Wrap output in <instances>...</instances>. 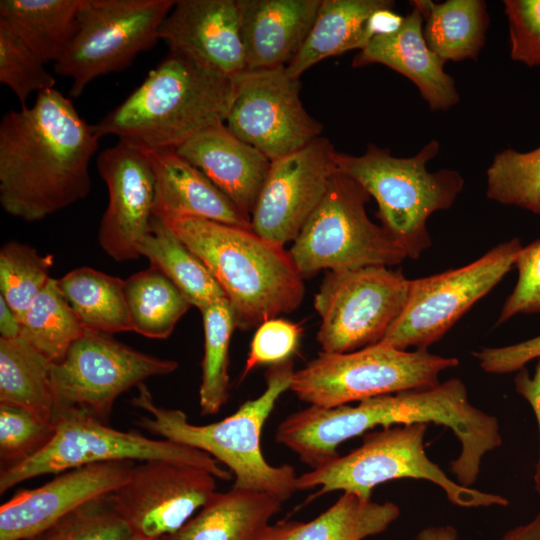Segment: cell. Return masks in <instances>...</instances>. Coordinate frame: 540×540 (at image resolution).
I'll use <instances>...</instances> for the list:
<instances>
[{"label":"cell","instance_id":"cell-1","mask_svg":"<svg viewBox=\"0 0 540 540\" xmlns=\"http://www.w3.org/2000/svg\"><path fill=\"white\" fill-rule=\"evenodd\" d=\"M101 137L70 98L42 91L0 122V203L26 222L42 220L91 189L90 161Z\"/></svg>","mask_w":540,"mask_h":540},{"label":"cell","instance_id":"cell-2","mask_svg":"<svg viewBox=\"0 0 540 540\" xmlns=\"http://www.w3.org/2000/svg\"><path fill=\"white\" fill-rule=\"evenodd\" d=\"M435 423L449 428L461 444L459 458L472 462L484 456L499 437L495 416L472 405L458 378L437 386L382 395L356 406H309L289 414L276 428L275 440L311 469L338 457L342 442L376 426Z\"/></svg>","mask_w":540,"mask_h":540},{"label":"cell","instance_id":"cell-3","mask_svg":"<svg viewBox=\"0 0 540 540\" xmlns=\"http://www.w3.org/2000/svg\"><path fill=\"white\" fill-rule=\"evenodd\" d=\"M234 78L169 52L143 82L94 124L139 150L176 149L196 134L225 124Z\"/></svg>","mask_w":540,"mask_h":540},{"label":"cell","instance_id":"cell-4","mask_svg":"<svg viewBox=\"0 0 540 540\" xmlns=\"http://www.w3.org/2000/svg\"><path fill=\"white\" fill-rule=\"evenodd\" d=\"M161 221L212 273L232 308L236 328L258 327L302 303L303 277L283 246L252 229L204 218Z\"/></svg>","mask_w":540,"mask_h":540},{"label":"cell","instance_id":"cell-5","mask_svg":"<svg viewBox=\"0 0 540 540\" xmlns=\"http://www.w3.org/2000/svg\"><path fill=\"white\" fill-rule=\"evenodd\" d=\"M292 359L271 365L265 373L266 388L255 399L243 403L230 416L210 424L195 425L179 409L158 406L142 383L131 404L144 410L136 423L162 439L199 449L229 468L232 487L269 493L282 502L296 491L294 467L269 464L261 450L263 426L279 397L290 389L294 375Z\"/></svg>","mask_w":540,"mask_h":540},{"label":"cell","instance_id":"cell-6","mask_svg":"<svg viewBox=\"0 0 540 540\" xmlns=\"http://www.w3.org/2000/svg\"><path fill=\"white\" fill-rule=\"evenodd\" d=\"M439 149V142L432 140L407 158L395 157L374 144L360 156L335 155L338 171L358 182L376 200L381 226L410 259L419 258L431 246L426 226L429 216L450 208L464 186L455 170H427V162Z\"/></svg>","mask_w":540,"mask_h":540},{"label":"cell","instance_id":"cell-7","mask_svg":"<svg viewBox=\"0 0 540 540\" xmlns=\"http://www.w3.org/2000/svg\"><path fill=\"white\" fill-rule=\"evenodd\" d=\"M427 426V423H413L368 431L357 449L297 476L296 488L319 487L316 495L341 490L370 499L372 489L381 483L413 478L438 485L448 500L459 507L509 504L501 495L460 485L431 461L424 445Z\"/></svg>","mask_w":540,"mask_h":540},{"label":"cell","instance_id":"cell-8","mask_svg":"<svg viewBox=\"0 0 540 540\" xmlns=\"http://www.w3.org/2000/svg\"><path fill=\"white\" fill-rule=\"evenodd\" d=\"M458 364L455 357L377 343L346 353L320 352L294 372L290 390L310 406L331 408L435 387L440 383V373Z\"/></svg>","mask_w":540,"mask_h":540},{"label":"cell","instance_id":"cell-9","mask_svg":"<svg viewBox=\"0 0 540 540\" xmlns=\"http://www.w3.org/2000/svg\"><path fill=\"white\" fill-rule=\"evenodd\" d=\"M370 195L337 171L323 199L299 232L289 255L302 277L327 269L393 266L407 256L392 236L366 212Z\"/></svg>","mask_w":540,"mask_h":540},{"label":"cell","instance_id":"cell-10","mask_svg":"<svg viewBox=\"0 0 540 540\" xmlns=\"http://www.w3.org/2000/svg\"><path fill=\"white\" fill-rule=\"evenodd\" d=\"M54 421L56 433L42 451L0 472V494L33 477L108 461L171 460L204 468L220 480L233 478L216 459L199 449L120 431L80 410L65 411Z\"/></svg>","mask_w":540,"mask_h":540},{"label":"cell","instance_id":"cell-11","mask_svg":"<svg viewBox=\"0 0 540 540\" xmlns=\"http://www.w3.org/2000/svg\"><path fill=\"white\" fill-rule=\"evenodd\" d=\"M175 0H84L77 32L54 64L80 96L101 76L122 71L159 40V29Z\"/></svg>","mask_w":540,"mask_h":540},{"label":"cell","instance_id":"cell-12","mask_svg":"<svg viewBox=\"0 0 540 540\" xmlns=\"http://www.w3.org/2000/svg\"><path fill=\"white\" fill-rule=\"evenodd\" d=\"M522 248L516 237L463 267L412 279L405 307L379 343L427 350L515 267Z\"/></svg>","mask_w":540,"mask_h":540},{"label":"cell","instance_id":"cell-13","mask_svg":"<svg viewBox=\"0 0 540 540\" xmlns=\"http://www.w3.org/2000/svg\"><path fill=\"white\" fill-rule=\"evenodd\" d=\"M411 280L387 266L329 271L314 296L325 353H346L379 343L408 299Z\"/></svg>","mask_w":540,"mask_h":540},{"label":"cell","instance_id":"cell-14","mask_svg":"<svg viewBox=\"0 0 540 540\" xmlns=\"http://www.w3.org/2000/svg\"><path fill=\"white\" fill-rule=\"evenodd\" d=\"M177 368L174 360L137 351L111 335L85 331L65 357L52 365L54 420L75 409L108 423L121 394Z\"/></svg>","mask_w":540,"mask_h":540},{"label":"cell","instance_id":"cell-15","mask_svg":"<svg viewBox=\"0 0 540 540\" xmlns=\"http://www.w3.org/2000/svg\"><path fill=\"white\" fill-rule=\"evenodd\" d=\"M226 126L270 161L320 137L323 125L304 108L300 81L286 66L245 70L234 77Z\"/></svg>","mask_w":540,"mask_h":540},{"label":"cell","instance_id":"cell-16","mask_svg":"<svg viewBox=\"0 0 540 540\" xmlns=\"http://www.w3.org/2000/svg\"><path fill=\"white\" fill-rule=\"evenodd\" d=\"M216 479L183 462L142 461L110 498L132 535L156 540L176 533L211 499Z\"/></svg>","mask_w":540,"mask_h":540},{"label":"cell","instance_id":"cell-17","mask_svg":"<svg viewBox=\"0 0 540 540\" xmlns=\"http://www.w3.org/2000/svg\"><path fill=\"white\" fill-rule=\"evenodd\" d=\"M327 138L271 161L252 211V230L283 246L294 241L338 171Z\"/></svg>","mask_w":540,"mask_h":540},{"label":"cell","instance_id":"cell-18","mask_svg":"<svg viewBox=\"0 0 540 540\" xmlns=\"http://www.w3.org/2000/svg\"><path fill=\"white\" fill-rule=\"evenodd\" d=\"M97 170L108 190L107 208L101 218L98 242L113 260L140 257V242L151 231L155 178L145 154L118 141L103 150Z\"/></svg>","mask_w":540,"mask_h":540},{"label":"cell","instance_id":"cell-19","mask_svg":"<svg viewBox=\"0 0 540 540\" xmlns=\"http://www.w3.org/2000/svg\"><path fill=\"white\" fill-rule=\"evenodd\" d=\"M135 461H108L61 472L47 483L17 491L0 507V540H29L84 503L111 494L130 477Z\"/></svg>","mask_w":540,"mask_h":540},{"label":"cell","instance_id":"cell-20","mask_svg":"<svg viewBox=\"0 0 540 540\" xmlns=\"http://www.w3.org/2000/svg\"><path fill=\"white\" fill-rule=\"evenodd\" d=\"M159 40L225 76L246 70L237 0H178L159 29Z\"/></svg>","mask_w":540,"mask_h":540},{"label":"cell","instance_id":"cell-21","mask_svg":"<svg viewBox=\"0 0 540 540\" xmlns=\"http://www.w3.org/2000/svg\"><path fill=\"white\" fill-rule=\"evenodd\" d=\"M141 151L155 178V218L192 216L252 229L251 217L175 149Z\"/></svg>","mask_w":540,"mask_h":540},{"label":"cell","instance_id":"cell-22","mask_svg":"<svg viewBox=\"0 0 540 540\" xmlns=\"http://www.w3.org/2000/svg\"><path fill=\"white\" fill-rule=\"evenodd\" d=\"M246 70L287 66L300 50L321 0H237Z\"/></svg>","mask_w":540,"mask_h":540},{"label":"cell","instance_id":"cell-23","mask_svg":"<svg viewBox=\"0 0 540 540\" xmlns=\"http://www.w3.org/2000/svg\"><path fill=\"white\" fill-rule=\"evenodd\" d=\"M250 216L271 161L226 124L208 128L175 149Z\"/></svg>","mask_w":540,"mask_h":540},{"label":"cell","instance_id":"cell-24","mask_svg":"<svg viewBox=\"0 0 540 540\" xmlns=\"http://www.w3.org/2000/svg\"><path fill=\"white\" fill-rule=\"evenodd\" d=\"M404 17L401 28L390 35L374 36L353 59V67L380 63L410 79L432 110H447L459 101L454 79L445 62L427 45L419 9Z\"/></svg>","mask_w":540,"mask_h":540},{"label":"cell","instance_id":"cell-25","mask_svg":"<svg viewBox=\"0 0 540 540\" xmlns=\"http://www.w3.org/2000/svg\"><path fill=\"white\" fill-rule=\"evenodd\" d=\"M282 501L260 491L232 487L211 499L167 540H262Z\"/></svg>","mask_w":540,"mask_h":540},{"label":"cell","instance_id":"cell-26","mask_svg":"<svg viewBox=\"0 0 540 540\" xmlns=\"http://www.w3.org/2000/svg\"><path fill=\"white\" fill-rule=\"evenodd\" d=\"M394 6L390 0H321L307 38L286 66L288 74L300 79L325 58L362 50L370 41L366 29L369 17L381 8Z\"/></svg>","mask_w":540,"mask_h":540},{"label":"cell","instance_id":"cell-27","mask_svg":"<svg viewBox=\"0 0 540 540\" xmlns=\"http://www.w3.org/2000/svg\"><path fill=\"white\" fill-rule=\"evenodd\" d=\"M400 515L393 502L378 503L343 492L327 510L308 522L281 520L262 540H363L385 531Z\"/></svg>","mask_w":540,"mask_h":540},{"label":"cell","instance_id":"cell-28","mask_svg":"<svg viewBox=\"0 0 540 540\" xmlns=\"http://www.w3.org/2000/svg\"><path fill=\"white\" fill-rule=\"evenodd\" d=\"M84 0H1L0 19L43 60L54 64L78 28Z\"/></svg>","mask_w":540,"mask_h":540},{"label":"cell","instance_id":"cell-29","mask_svg":"<svg viewBox=\"0 0 540 540\" xmlns=\"http://www.w3.org/2000/svg\"><path fill=\"white\" fill-rule=\"evenodd\" d=\"M425 22L423 36L429 48L444 62L476 59L485 42L489 24L482 0H429L410 2Z\"/></svg>","mask_w":540,"mask_h":540},{"label":"cell","instance_id":"cell-30","mask_svg":"<svg viewBox=\"0 0 540 540\" xmlns=\"http://www.w3.org/2000/svg\"><path fill=\"white\" fill-rule=\"evenodd\" d=\"M57 282L85 331L106 335L132 331L125 280L94 268L79 267Z\"/></svg>","mask_w":540,"mask_h":540},{"label":"cell","instance_id":"cell-31","mask_svg":"<svg viewBox=\"0 0 540 540\" xmlns=\"http://www.w3.org/2000/svg\"><path fill=\"white\" fill-rule=\"evenodd\" d=\"M138 251L200 311L226 298L206 265L160 219L153 217L151 231Z\"/></svg>","mask_w":540,"mask_h":540},{"label":"cell","instance_id":"cell-32","mask_svg":"<svg viewBox=\"0 0 540 540\" xmlns=\"http://www.w3.org/2000/svg\"><path fill=\"white\" fill-rule=\"evenodd\" d=\"M52 365L22 336L0 338V404L54 420Z\"/></svg>","mask_w":540,"mask_h":540},{"label":"cell","instance_id":"cell-33","mask_svg":"<svg viewBox=\"0 0 540 540\" xmlns=\"http://www.w3.org/2000/svg\"><path fill=\"white\" fill-rule=\"evenodd\" d=\"M124 292L132 331L148 338H167L192 306L172 281L152 265L126 279Z\"/></svg>","mask_w":540,"mask_h":540},{"label":"cell","instance_id":"cell-34","mask_svg":"<svg viewBox=\"0 0 540 540\" xmlns=\"http://www.w3.org/2000/svg\"><path fill=\"white\" fill-rule=\"evenodd\" d=\"M85 330L59 289L50 278L21 321V336L51 362H60Z\"/></svg>","mask_w":540,"mask_h":540},{"label":"cell","instance_id":"cell-35","mask_svg":"<svg viewBox=\"0 0 540 540\" xmlns=\"http://www.w3.org/2000/svg\"><path fill=\"white\" fill-rule=\"evenodd\" d=\"M204 355L199 389L201 414H216L229 398V349L236 323L228 300L222 299L201 310Z\"/></svg>","mask_w":540,"mask_h":540},{"label":"cell","instance_id":"cell-36","mask_svg":"<svg viewBox=\"0 0 540 540\" xmlns=\"http://www.w3.org/2000/svg\"><path fill=\"white\" fill-rule=\"evenodd\" d=\"M486 176L488 199L540 216V147L525 153L512 148L501 151Z\"/></svg>","mask_w":540,"mask_h":540},{"label":"cell","instance_id":"cell-37","mask_svg":"<svg viewBox=\"0 0 540 540\" xmlns=\"http://www.w3.org/2000/svg\"><path fill=\"white\" fill-rule=\"evenodd\" d=\"M53 263V255H41L27 244L10 241L1 247L0 296L20 322L51 278L49 272Z\"/></svg>","mask_w":540,"mask_h":540},{"label":"cell","instance_id":"cell-38","mask_svg":"<svg viewBox=\"0 0 540 540\" xmlns=\"http://www.w3.org/2000/svg\"><path fill=\"white\" fill-rule=\"evenodd\" d=\"M132 536L108 494L77 507L29 540H129Z\"/></svg>","mask_w":540,"mask_h":540},{"label":"cell","instance_id":"cell-39","mask_svg":"<svg viewBox=\"0 0 540 540\" xmlns=\"http://www.w3.org/2000/svg\"><path fill=\"white\" fill-rule=\"evenodd\" d=\"M0 82L15 94L21 108L33 93L53 89L56 84L43 60L1 19Z\"/></svg>","mask_w":540,"mask_h":540},{"label":"cell","instance_id":"cell-40","mask_svg":"<svg viewBox=\"0 0 540 540\" xmlns=\"http://www.w3.org/2000/svg\"><path fill=\"white\" fill-rule=\"evenodd\" d=\"M56 433L54 420L30 410L0 404L1 471L16 467L42 451Z\"/></svg>","mask_w":540,"mask_h":540},{"label":"cell","instance_id":"cell-41","mask_svg":"<svg viewBox=\"0 0 540 540\" xmlns=\"http://www.w3.org/2000/svg\"><path fill=\"white\" fill-rule=\"evenodd\" d=\"M302 328L285 319L273 318L257 327L241 374L243 380L262 365H274L292 359L296 352Z\"/></svg>","mask_w":540,"mask_h":540},{"label":"cell","instance_id":"cell-42","mask_svg":"<svg viewBox=\"0 0 540 540\" xmlns=\"http://www.w3.org/2000/svg\"><path fill=\"white\" fill-rule=\"evenodd\" d=\"M503 4L510 57L529 67L540 65V0H504Z\"/></svg>","mask_w":540,"mask_h":540},{"label":"cell","instance_id":"cell-43","mask_svg":"<svg viewBox=\"0 0 540 540\" xmlns=\"http://www.w3.org/2000/svg\"><path fill=\"white\" fill-rule=\"evenodd\" d=\"M515 268L517 282L501 308L496 325L518 314L540 313V239L523 246Z\"/></svg>","mask_w":540,"mask_h":540},{"label":"cell","instance_id":"cell-44","mask_svg":"<svg viewBox=\"0 0 540 540\" xmlns=\"http://www.w3.org/2000/svg\"><path fill=\"white\" fill-rule=\"evenodd\" d=\"M473 355L487 373L517 372L531 360L540 357V335L504 347L482 348Z\"/></svg>","mask_w":540,"mask_h":540},{"label":"cell","instance_id":"cell-45","mask_svg":"<svg viewBox=\"0 0 540 540\" xmlns=\"http://www.w3.org/2000/svg\"><path fill=\"white\" fill-rule=\"evenodd\" d=\"M515 390L526 399L531 405L539 427L540 433V357L537 358V364L533 376H530L528 370L523 367L517 371L514 378ZM534 487L540 495V450L539 457L535 464Z\"/></svg>","mask_w":540,"mask_h":540},{"label":"cell","instance_id":"cell-46","mask_svg":"<svg viewBox=\"0 0 540 540\" xmlns=\"http://www.w3.org/2000/svg\"><path fill=\"white\" fill-rule=\"evenodd\" d=\"M392 9L393 7L381 8L369 17L366 29L370 40L374 36L393 34L401 28L404 17Z\"/></svg>","mask_w":540,"mask_h":540},{"label":"cell","instance_id":"cell-47","mask_svg":"<svg viewBox=\"0 0 540 540\" xmlns=\"http://www.w3.org/2000/svg\"><path fill=\"white\" fill-rule=\"evenodd\" d=\"M0 338L12 339L21 336V322L0 296Z\"/></svg>","mask_w":540,"mask_h":540},{"label":"cell","instance_id":"cell-48","mask_svg":"<svg viewBox=\"0 0 540 540\" xmlns=\"http://www.w3.org/2000/svg\"><path fill=\"white\" fill-rule=\"evenodd\" d=\"M501 540H540V511L529 522L509 529Z\"/></svg>","mask_w":540,"mask_h":540},{"label":"cell","instance_id":"cell-49","mask_svg":"<svg viewBox=\"0 0 540 540\" xmlns=\"http://www.w3.org/2000/svg\"><path fill=\"white\" fill-rule=\"evenodd\" d=\"M457 538V529L451 525L429 526L416 536V540H457Z\"/></svg>","mask_w":540,"mask_h":540},{"label":"cell","instance_id":"cell-50","mask_svg":"<svg viewBox=\"0 0 540 540\" xmlns=\"http://www.w3.org/2000/svg\"><path fill=\"white\" fill-rule=\"evenodd\" d=\"M129 540H150V539H146V538H143V537L133 535ZM156 540H158V539H156Z\"/></svg>","mask_w":540,"mask_h":540},{"label":"cell","instance_id":"cell-51","mask_svg":"<svg viewBox=\"0 0 540 540\" xmlns=\"http://www.w3.org/2000/svg\"><path fill=\"white\" fill-rule=\"evenodd\" d=\"M158 540H167V537L163 536V537L159 538Z\"/></svg>","mask_w":540,"mask_h":540}]
</instances>
